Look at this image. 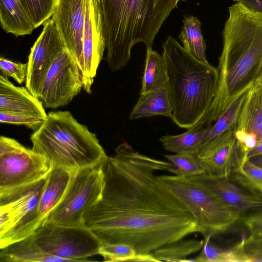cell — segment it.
I'll use <instances>...</instances> for the list:
<instances>
[{"label": "cell", "instance_id": "cell-1", "mask_svg": "<svg viewBox=\"0 0 262 262\" xmlns=\"http://www.w3.org/2000/svg\"><path fill=\"white\" fill-rule=\"evenodd\" d=\"M174 167L120 144L102 163L101 194L85 212L84 226L100 244H127L141 254L198 232L190 211L155 175Z\"/></svg>", "mask_w": 262, "mask_h": 262}, {"label": "cell", "instance_id": "cell-2", "mask_svg": "<svg viewBox=\"0 0 262 262\" xmlns=\"http://www.w3.org/2000/svg\"><path fill=\"white\" fill-rule=\"evenodd\" d=\"M223 31V46L217 69V89L212 102L192 128L211 126L241 92L259 76L262 67V16L236 2L229 8Z\"/></svg>", "mask_w": 262, "mask_h": 262}, {"label": "cell", "instance_id": "cell-3", "mask_svg": "<svg viewBox=\"0 0 262 262\" xmlns=\"http://www.w3.org/2000/svg\"><path fill=\"white\" fill-rule=\"evenodd\" d=\"M187 0H100L105 59L112 72L123 69L137 43L152 47L156 36L179 2Z\"/></svg>", "mask_w": 262, "mask_h": 262}, {"label": "cell", "instance_id": "cell-4", "mask_svg": "<svg viewBox=\"0 0 262 262\" xmlns=\"http://www.w3.org/2000/svg\"><path fill=\"white\" fill-rule=\"evenodd\" d=\"M166 86L171 100L172 121L187 129L197 124L215 96L217 69L194 57L173 37L162 43Z\"/></svg>", "mask_w": 262, "mask_h": 262}, {"label": "cell", "instance_id": "cell-5", "mask_svg": "<svg viewBox=\"0 0 262 262\" xmlns=\"http://www.w3.org/2000/svg\"><path fill=\"white\" fill-rule=\"evenodd\" d=\"M30 140L32 148L43 156L52 167L76 171L100 164L107 157L96 134L69 111L48 113Z\"/></svg>", "mask_w": 262, "mask_h": 262}, {"label": "cell", "instance_id": "cell-6", "mask_svg": "<svg viewBox=\"0 0 262 262\" xmlns=\"http://www.w3.org/2000/svg\"><path fill=\"white\" fill-rule=\"evenodd\" d=\"M158 181L188 209L204 237L224 232L240 219L221 199L204 185L189 178L157 176Z\"/></svg>", "mask_w": 262, "mask_h": 262}, {"label": "cell", "instance_id": "cell-7", "mask_svg": "<svg viewBox=\"0 0 262 262\" xmlns=\"http://www.w3.org/2000/svg\"><path fill=\"white\" fill-rule=\"evenodd\" d=\"M48 175L0 191V249L32 235L44 223L38 204Z\"/></svg>", "mask_w": 262, "mask_h": 262}, {"label": "cell", "instance_id": "cell-8", "mask_svg": "<svg viewBox=\"0 0 262 262\" xmlns=\"http://www.w3.org/2000/svg\"><path fill=\"white\" fill-rule=\"evenodd\" d=\"M102 162L74 172L62 198L44 223L67 227H85V213L101 194L103 184Z\"/></svg>", "mask_w": 262, "mask_h": 262}, {"label": "cell", "instance_id": "cell-9", "mask_svg": "<svg viewBox=\"0 0 262 262\" xmlns=\"http://www.w3.org/2000/svg\"><path fill=\"white\" fill-rule=\"evenodd\" d=\"M52 166L42 155L16 140L0 137V191L36 181L50 172Z\"/></svg>", "mask_w": 262, "mask_h": 262}, {"label": "cell", "instance_id": "cell-10", "mask_svg": "<svg viewBox=\"0 0 262 262\" xmlns=\"http://www.w3.org/2000/svg\"><path fill=\"white\" fill-rule=\"evenodd\" d=\"M46 253L64 262L85 261L98 255L100 243L85 227H67L44 223L32 235Z\"/></svg>", "mask_w": 262, "mask_h": 262}, {"label": "cell", "instance_id": "cell-11", "mask_svg": "<svg viewBox=\"0 0 262 262\" xmlns=\"http://www.w3.org/2000/svg\"><path fill=\"white\" fill-rule=\"evenodd\" d=\"M83 88L82 75L74 58L65 48L48 70L39 89L38 98L47 108L67 105Z\"/></svg>", "mask_w": 262, "mask_h": 262}, {"label": "cell", "instance_id": "cell-12", "mask_svg": "<svg viewBox=\"0 0 262 262\" xmlns=\"http://www.w3.org/2000/svg\"><path fill=\"white\" fill-rule=\"evenodd\" d=\"M236 127L202 146L197 156L206 173L229 179L247 159L246 150L235 138Z\"/></svg>", "mask_w": 262, "mask_h": 262}, {"label": "cell", "instance_id": "cell-13", "mask_svg": "<svg viewBox=\"0 0 262 262\" xmlns=\"http://www.w3.org/2000/svg\"><path fill=\"white\" fill-rule=\"evenodd\" d=\"M106 41L104 24L100 0H86L83 37V89L91 93L92 85L102 60Z\"/></svg>", "mask_w": 262, "mask_h": 262}, {"label": "cell", "instance_id": "cell-14", "mask_svg": "<svg viewBox=\"0 0 262 262\" xmlns=\"http://www.w3.org/2000/svg\"><path fill=\"white\" fill-rule=\"evenodd\" d=\"M43 26L42 31L28 56L26 80V88L37 98L48 70L60 52L66 48L52 19L50 18Z\"/></svg>", "mask_w": 262, "mask_h": 262}, {"label": "cell", "instance_id": "cell-15", "mask_svg": "<svg viewBox=\"0 0 262 262\" xmlns=\"http://www.w3.org/2000/svg\"><path fill=\"white\" fill-rule=\"evenodd\" d=\"M86 0H58L52 19L66 48L76 61L83 75V37Z\"/></svg>", "mask_w": 262, "mask_h": 262}, {"label": "cell", "instance_id": "cell-16", "mask_svg": "<svg viewBox=\"0 0 262 262\" xmlns=\"http://www.w3.org/2000/svg\"><path fill=\"white\" fill-rule=\"evenodd\" d=\"M215 193L223 203L240 217L262 209V197L247 192L229 178L207 173L188 177Z\"/></svg>", "mask_w": 262, "mask_h": 262}, {"label": "cell", "instance_id": "cell-17", "mask_svg": "<svg viewBox=\"0 0 262 262\" xmlns=\"http://www.w3.org/2000/svg\"><path fill=\"white\" fill-rule=\"evenodd\" d=\"M0 111L35 115L46 118L42 102L24 86L14 85L0 75Z\"/></svg>", "mask_w": 262, "mask_h": 262}, {"label": "cell", "instance_id": "cell-18", "mask_svg": "<svg viewBox=\"0 0 262 262\" xmlns=\"http://www.w3.org/2000/svg\"><path fill=\"white\" fill-rule=\"evenodd\" d=\"M236 130L254 136L257 143L262 142V76L260 75L248 91L237 120Z\"/></svg>", "mask_w": 262, "mask_h": 262}, {"label": "cell", "instance_id": "cell-19", "mask_svg": "<svg viewBox=\"0 0 262 262\" xmlns=\"http://www.w3.org/2000/svg\"><path fill=\"white\" fill-rule=\"evenodd\" d=\"M74 171L52 167L38 204L39 213L43 221L62 198Z\"/></svg>", "mask_w": 262, "mask_h": 262}, {"label": "cell", "instance_id": "cell-20", "mask_svg": "<svg viewBox=\"0 0 262 262\" xmlns=\"http://www.w3.org/2000/svg\"><path fill=\"white\" fill-rule=\"evenodd\" d=\"M0 261L64 262L63 259L45 252L36 242L33 235L1 249Z\"/></svg>", "mask_w": 262, "mask_h": 262}, {"label": "cell", "instance_id": "cell-21", "mask_svg": "<svg viewBox=\"0 0 262 262\" xmlns=\"http://www.w3.org/2000/svg\"><path fill=\"white\" fill-rule=\"evenodd\" d=\"M0 21L6 32L16 37L31 34L35 29L20 0H0Z\"/></svg>", "mask_w": 262, "mask_h": 262}, {"label": "cell", "instance_id": "cell-22", "mask_svg": "<svg viewBox=\"0 0 262 262\" xmlns=\"http://www.w3.org/2000/svg\"><path fill=\"white\" fill-rule=\"evenodd\" d=\"M172 106L166 86L140 94L129 116L131 120L161 115L172 116Z\"/></svg>", "mask_w": 262, "mask_h": 262}, {"label": "cell", "instance_id": "cell-23", "mask_svg": "<svg viewBox=\"0 0 262 262\" xmlns=\"http://www.w3.org/2000/svg\"><path fill=\"white\" fill-rule=\"evenodd\" d=\"M211 237H204L202 251L194 259H189V261L251 262V258L245 250L246 237L244 235L238 243L227 248H221L212 244L210 242Z\"/></svg>", "mask_w": 262, "mask_h": 262}, {"label": "cell", "instance_id": "cell-24", "mask_svg": "<svg viewBox=\"0 0 262 262\" xmlns=\"http://www.w3.org/2000/svg\"><path fill=\"white\" fill-rule=\"evenodd\" d=\"M251 86L243 91L231 101L218 116L213 125L207 126L202 145L236 127L238 117Z\"/></svg>", "mask_w": 262, "mask_h": 262}, {"label": "cell", "instance_id": "cell-25", "mask_svg": "<svg viewBox=\"0 0 262 262\" xmlns=\"http://www.w3.org/2000/svg\"><path fill=\"white\" fill-rule=\"evenodd\" d=\"M208 127L200 129H191L177 135H166L161 137L160 141L163 148L176 154L196 155L203 144Z\"/></svg>", "mask_w": 262, "mask_h": 262}, {"label": "cell", "instance_id": "cell-26", "mask_svg": "<svg viewBox=\"0 0 262 262\" xmlns=\"http://www.w3.org/2000/svg\"><path fill=\"white\" fill-rule=\"evenodd\" d=\"M179 39L184 49L196 59L208 63L206 58V46L201 32V23L195 16H185Z\"/></svg>", "mask_w": 262, "mask_h": 262}, {"label": "cell", "instance_id": "cell-27", "mask_svg": "<svg viewBox=\"0 0 262 262\" xmlns=\"http://www.w3.org/2000/svg\"><path fill=\"white\" fill-rule=\"evenodd\" d=\"M166 86V75L163 55L147 49L140 94Z\"/></svg>", "mask_w": 262, "mask_h": 262}, {"label": "cell", "instance_id": "cell-28", "mask_svg": "<svg viewBox=\"0 0 262 262\" xmlns=\"http://www.w3.org/2000/svg\"><path fill=\"white\" fill-rule=\"evenodd\" d=\"M204 240L182 239L163 246L152 252L159 261H184L186 257L202 248Z\"/></svg>", "mask_w": 262, "mask_h": 262}, {"label": "cell", "instance_id": "cell-29", "mask_svg": "<svg viewBox=\"0 0 262 262\" xmlns=\"http://www.w3.org/2000/svg\"><path fill=\"white\" fill-rule=\"evenodd\" d=\"M164 157L174 165L169 172L175 176L188 178L206 173L205 167L196 155H166Z\"/></svg>", "mask_w": 262, "mask_h": 262}, {"label": "cell", "instance_id": "cell-30", "mask_svg": "<svg viewBox=\"0 0 262 262\" xmlns=\"http://www.w3.org/2000/svg\"><path fill=\"white\" fill-rule=\"evenodd\" d=\"M235 181L253 191L262 192V168L246 159L232 174Z\"/></svg>", "mask_w": 262, "mask_h": 262}, {"label": "cell", "instance_id": "cell-31", "mask_svg": "<svg viewBox=\"0 0 262 262\" xmlns=\"http://www.w3.org/2000/svg\"><path fill=\"white\" fill-rule=\"evenodd\" d=\"M20 1L36 29L52 17L58 0Z\"/></svg>", "mask_w": 262, "mask_h": 262}, {"label": "cell", "instance_id": "cell-32", "mask_svg": "<svg viewBox=\"0 0 262 262\" xmlns=\"http://www.w3.org/2000/svg\"><path fill=\"white\" fill-rule=\"evenodd\" d=\"M136 254L133 247L124 244H101L98 252L104 261H130Z\"/></svg>", "mask_w": 262, "mask_h": 262}, {"label": "cell", "instance_id": "cell-33", "mask_svg": "<svg viewBox=\"0 0 262 262\" xmlns=\"http://www.w3.org/2000/svg\"><path fill=\"white\" fill-rule=\"evenodd\" d=\"M45 120L42 117L35 115L0 111L1 123L25 125L34 132L39 129Z\"/></svg>", "mask_w": 262, "mask_h": 262}, {"label": "cell", "instance_id": "cell-34", "mask_svg": "<svg viewBox=\"0 0 262 262\" xmlns=\"http://www.w3.org/2000/svg\"><path fill=\"white\" fill-rule=\"evenodd\" d=\"M28 63L15 62L4 57L0 58L1 74L14 79L18 84H21L27 78Z\"/></svg>", "mask_w": 262, "mask_h": 262}, {"label": "cell", "instance_id": "cell-35", "mask_svg": "<svg viewBox=\"0 0 262 262\" xmlns=\"http://www.w3.org/2000/svg\"><path fill=\"white\" fill-rule=\"evenodd\" d=\"M243 221L249 231L250 237H262V210L244 216Z\"/></svg>", "mask_w": 262, "mask_h": 262}, {"label": "cell", "instance_id": "cell-36", "mask_svg": "<svg viewBox=\"0 0 262 262\" xmlns=\"http://www.w3.org/2000/svg\"><path fill=\"white\" fill-rule=\"evenodd\" d=\"M245 248L252 261H262V237H246Z\"/></svg>", "mask_w": 262, "mask_h": 262}, {"label": "cell", "instance_id": "cell-37", "mask_svg": "<svg viewBox=\"0 0 262 262\" xmlns=\"http://www.w3.org/2000/svg\"><path fill=\"white\" fill-rule=\"evenodd\" d=\"M262 16V0H233Z\"/></svg>", "mask_w": 262, "mask_h": 262}, {"label": "cell", "instance_id": "cell-38", "mask_svg": "<svg viewBox=\"0 0 262 262\" xmlns=\"http://www.w3.org/2000/svg\"><path fill=\"white\" fill-rule=\"evenodd\" d=\"M130 261H159L154 256L152 253H137L131 259Z\"/></svg>", "mask_w": 262, "mask_h": 262}, {"label": "cell", "instance_id": "cell-39", "mask_svg": "<svg viewBox=\"0 0 262 262\" xmlns=\"http://www.w3.org/2000/svg\"><path fill=\"white\" fill-rule=\"evenodd\" d=\"M261 154H262V142L258 143L255 147L248 151L246 158L249 159L252 157Z\"/></svg>", "mask_w": 262, "mask_h": 262}, {"label": "cell", "instance_id": "cell-40", "mask_svg": "<svg viewBox=\"0 0 262 262\" xmlns=\"http://www.w3.org/2000/svg\"><path fill=\"white\" fill-rule=\"evenodd\" d=\"M249 160L252 163L262 168V154L252 157Z\"/></svg>", "mask_w": 262, "mask_h": 262}, {"label": "cell", "instance_id": "cell-41", "mask_svg": "<svg viewBox=\"0 0 262 262\" xmlns=\"http://www.w3.org/2000/svg\"><path fill=\"white\" fill-rule=\"evenodd\" d=\"M260 75L262 76V67H261V70H260Z\"/></svg>", "mask_w": 262, "mask_h": 262}, {"label": "cell", "instance_id": "cell-42", "mask_svg": "<svg viewBox=\"0 0 262 262\" xmlns=\"http://www.w3.org/2000/svg\"><path fill=\"white\" fill-rule=\"evenodd\" d=\"M261 195V196H262V194Z\"/></svg>", "mask_w": 262, "mask_h": 262}]
</instances>
